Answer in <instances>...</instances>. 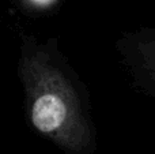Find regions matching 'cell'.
<instances>
[{
  "label": "cell",
  "mask_w": 155,
  "mask_h": 154,
  "mask_svg": "<svg viewBox=\"0 0 155 154\" xmlns=\"http://www.w3.org/2000/svg\"><path fill=\"white\" fill-rule=\"evenodd\" d=\"M25 45L21 76L30 124L64 154H94L98 142L90 94L57 38H29Z\"/></svg>",
  "instance_id": "obj_1"
},
{
  "label": "cell",
  "mask_w": 155,
  "mask_h": 154,
  "mask_svg": "<svg viewBox=\"0 0 155 154\" xmlns=\"http://www.w3.org/2000/svg\"><path fill=\"white\" fill-rule=\"evenodd\" d=\"M114 49L135 90L155 100V27L124 32Z\"/></svg>",
  "instance_id": "obj_2"
},
{
  "label": "cell",
  "mask_w": 155,
  "mask_h": 154,
  "mask_svg": "<svg viewBox=\"0 0 155 154\" xmlns=\"http://www.w3.org/2000/svg\"><path fill=\"white\" fill-rule=\"evenodd\" d=\"M27 2H29L31 5H34L35 8H40V10H48V8L59 4L60 0H27Z\"/></svg>",
  "instance_id": "obj_3"
}]
</instances>
